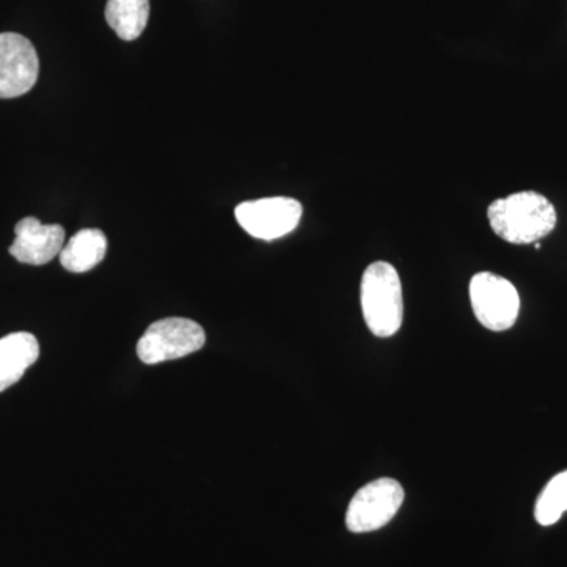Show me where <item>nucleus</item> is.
Returning <instances> with one entry per match:
<instances>
[{
  "label": "nucleus",
  "mask_w": 567,
  "mask_h": 567,
  "mask_svg": "<svg viewBox=\"0 0 567 567\" xmlns=\"http://www.w3.org/2000/svg\"><path fill=\"white\" fill-rule=\"evenodd\" d=\"M492 230L513 245L536 244L554 233L558 216L543 194L524 192L495 200L487 210Z\"/></svg>",
  "instance_id": "1"
},
{
  "label": "nucleus",
  "mask_w": 567,
  "mask_h": 567,
  "mask_svg": "<svg viewBox=\"0 0 567 567\" xmlns=\"http://www.w3.org/2000/svg\"><path fill=\"white\" fill-rule=\"evenodd\" d=\"M361 308L364 322L377 338H391L404 320V298L398 270L388 262L365 268L361 279Z\"/></svg>",
  "instance_id": "2"
},
{
  "label": "nucleus",
  "mask_w": 567,
  "mask_h": 567,
  "mask_svg": "<svg viewBox=\"0 0 567 567\" xmlns=\"http://www.w3.org/2000/svg\"><path fill=\"white\" fill-rule=\"evenodd\" d=\"M205 344V331L194 320L169 317L147 328L137 342V354L145 364L166 363L181 360Z\"/></svg>",
  "instance_id": "3"
},
{
  "label": "nucleus",
  "mask_w": 567,
  "mask_h": 567,
  "mask_svg": "<svg viewBox=\"0 0 567 567\" xmlns=\"http://www.w3.org/2000/svg\"><path fill=\"white\" fill-rule=\"evenodd\" d=\"M404 487L391 477H380L357 492L347 507L346 525L352 533L386 527L404 505Z\"/></svg>",
  "instance_id": "4"
},
{
  "label": "nucleus",
  "mask_w": 567,
  "mask_h": 567,
  "mask_svg": "<svg viewBox=\"0 0 567 567\" xmlns=\"http://www.w3.org/2000/svg\"><path fill=\"white\" fill-rule=\"evenodd\" d=\"M470 300L477 322L487 330L506 331L517 322L520 297L513 282L502 276L477 274L470 282Z\"/></svg>",
  "instance_id": "5"
},
{
  "label": "nucleus",
  "mask_w": 567,
  "mask_h": 567,
  "mask_svg": "<svg viewBox=\"0 0 567 567\" xmlns=\"http://www.w3.org/2000/svg\"><path fill=\"white\" fill-rule=\"evenodd\" d=\"M303 207L292 197H265L235 208V218L244 230L259 240H276L297 229Z\"/></svg>",
  "instance_id": "6"
},
{
  "label": "nucleus",
  "mask_w": 567,
  "mask_h": 567,
  "mask_svg": "<svg viewBox=\"0 0 567 567\" xmlns=\"http://www.w3.org/2000/svg\"><path fill=\"white\" fill-rule=\"evenodd\" d=\"M39 54L20 33H0V99L31 92L39 80Z\"/></svg>",
  "instance_id": "7"
},
{
  "label": "nucleus",
  "mask_w": 567,
  "mask_h": 567,
  "mask_svg": "<svg viewBox=\"0 0 567 567\" xmlns=\"http://www.w3.org/2000/svg\"><path fill=\"white\" fill-rule=\"evenodd\" d=\"M13 245L10 254L21 264H50L63 249L65 229L61 224H41L33 216L21 219L14 227Z\"/></svg>",
  "instance_id": "8"
},
{
  "label": "nucleus",
  "mask_w": 567,
  "mask_h": 567,
  "mask_svg": "<svg viewBox=\"0 0 567 567\" xmlns=\"http://www.w3.org/2000/svg\"><path fill=\"white\" fill-rule=\"evenodd\" d=\"M40 357L35 336L20 331L0 339V393L20 382Z\"/></svg>",
  "instance_id": "9"
},
{
  "label": "nucleus",
  "mask_w": 567,
  "mask_h": 567,
  "mask_svg": "<svg viewBox=\"0 0 567 567\" xmlns=\"http://www.w3.org/2000/svg\"><path fill=\"white\" fill-rule=\"evenodd\" d=\"M107 251L106 235L100 229H82L63 246L61 264L71 274H85L102 264Z\"/></svg>",
  "instance_id": "10"
},
{
  "label": "nucleus",
  "mask_w": 567,
  "mask_h": 567,
  "mask_svg": "<svg viewBox=\"0 0 567 567\" xmlns=\"http://www.w3.org/2000/svg\"><path fill=\"white\" fill-rule=\"evenodd\" d=\"M107 24L122 40L140 39L151 17V0H107Z\"/></svg>",
  "instance_id": "11"
},
{
  "label": "nucleus",
  "mask_w": 567,
  "mask_h": 567,
  "mask_svg": "<svg viewBox=\"0 0 567 567\" xmlns=\"http://www.w3.org/2000/svg\"><path fill=\"white\" fill-rule=\"evenodd\" d=\"M567 511V470L551 477L540 492L535 507V518L543 527L557 524Z\"/></svg>",
  "instance_id": "12"
}]
</instances>
